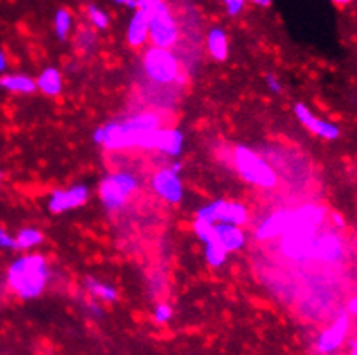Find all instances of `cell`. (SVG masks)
Segmentation results:
<instances>
[{
	"instance_id": "obj_1",
	"label": "cell",
	"mask_w": 357,
	"mask_h": 355,
	"mask_svg": "<svg viewBox=\"0 0 357 355\" xmlns=\"http://www.w3.org/2000/svg\"><path fill=\"white\" fill-rule=\"evenodd\" d=\"M161 126L162 118L157 112L143 111L129 116L128 119H122V121H111L107 125L99 126L93 133V142L102 145L106 150L111 152L140 148L143 136Z\"/></svg>"
},
{
	"instance_id": "obj_2",
	"label": "cell",
	"mask_w": 357,
	"mask_h": 355,
	"mask_svg": "<svg viewBox=\"0 0 357 355\" xmlns=\"http://www.w3.org/2000/svg\"><path fill=\"white\" fill-rule=\"evenodd\" d=\"M49 283V264L40 253L23 255L14 260L7 271V285L14 295L23 300L37 299Z\"/></svg>"
},
{
	"instance_id": "obj_3",
	"label": "cell",
	"mask_w": 357,
	"mask_h": 355,
	"mask_svg": "<svg viewBox=\"0 0 357 355\" xmlns=\"http://www.w3.org/2000/svg\"><path fill=\"white\" fill-rule=\"evenodd\" d=\"M233 162L241 180L248 184L259 188H275L278 184V176L275 169L257 154L244 145H237L233 150Z\"/></svg>"
},
{
	"instance_id": "obj_4",
	"label": "cell",
	"mask_w": 357,
	"mask_h": 355,
	"mask_svg": "<svg viewBox=\"0 0 357 355\" xmlns=\"http://www.w3.org/2000/svg\"><path fill=\"white\" fill-rule=\"evenodd\" d=\"M138 184V178L128 171H118L106 176L99 187V195L104 207L111 212L121 211L128 198L136 191Z\"/></svg>"
},
{
	"instance_id": "obj_5",
	"label": "cell",
	"mask_w": 357,
	"mask_h": 355,
	"mask_svg": "<svg viewBox=\"0 0 357 355\" xmlns=\"http://www.w3.org/2000/svg\"><path fill=\"white\" fill-rule=\"evenodd\" d=\"M143 71L150 81L159 83V85H169L180 78L182 68L171 49L152 45L143 56Z\"/></svg>"
},
{
	"instance_id": "obj_6",
	"label": "cell",
	"mask_w": 357,
	"mask_h": 355,
	"mask_svg": "<svg viewBox=\"0 0 357 355\" xmlns=\"http://www.w3.org/2000/svg\"><path fill=\"white\" fill-rule=\"evenodd\" d=\"M180 36L178 24L169 10L168 3L162 2L161 6L149 16V40L152 45L171 49L176 45Z\"/></svg>"
},
{
	"instance_id": "obj_7",
	"label": "cell",
	"mask_w": 357,
	"mask_h": 355,
	"mask_svg": "<svg viewBox=\"0 0 357 355\" xmlns=\"http://www.w3.org/2000/svg\"><path fill=\"white\" fill-rule=\"evenodd\" d=\"M198 219H204L207 223H230L237 226H244L248 221V209L240 202L232 200H214L211 204L204 205L197 211Z\"/></svg>"
},
{
	"instance_id": "obj_8",
	"label": "cell",
	"mask_w": 357,
	"mask_h": 355,
	"mask_svg": "<svg viewBox=\"0 0 357 355\" xmlns=\"http://www.w3.org/2000/svg\"><path fill=\"white\" fill-rule=\"evenodd\" d=\"M182 164H173L159 169L152 176V190L168 204H180L183 198V183L180 180Z\"/></svg>"
},
{
	"instance_id": "obj_9",
	"label": "cell",
	"mask_w": 357,
	"mask_h": 355,
	"mask_svg": "<svg viewBox=\"0 0 357 355\" xmlns=\"http://www.w3.org/2000/svg\"><path fill=\"white\" fill-rule=\"evenodd\" d=\"M349 326H351L349 316L345 313H342L340 316L335 320L333 324L330 326V328H326L324 331H321V335L317 336V340H316L317 352L333 354V352H337L338 349H342V345L345 343V338H347Z\"/></svg>"
},
{
	"instance_id": "obj_10",
	"label": "cell",
	"mask_w": 357,
	"mask_h": 355,
	"mask_svg": "<svg viewBox=\"0 0 357 355\" xmlns=\"http://www.w3.org/2000/svg\"><path fill=\"white\" fill-rule=\"evenodd\" d=\"M88 188L85 184H74L68 190H54L49 198V211L52 214H63L81 207L88 200Z\"/></svg>"
},
{
	"instance_id": "obj_11",
	"label": "cell",
	"mask_w": 357,
	"mask_h": 355,
	"mask_svg": "<svg viewBox=\"0 0 357 355\" xmlns=\"http://www.w3.org/2000/svg\"><path fill=\"white\" fill-rule=\"evenodd\" d=\"M295 223V209H281L266 217L255 230V238L259 242H268L280 238L292 224Z\"/></svg>"
},
{
	"instance_id": "obj_12",
	"label": "cell",
	"mask_w": 357,
	"mask_h": 355,
	"mask_svg": "<svg viewBox=\"0 0 357 355\" xmlns=\"http://www.w3.org/2000/svg\"><path fill=\"white\" fill-rule=\"evenodd\" d=\"M294 114L297 116L299 121H301L309 132L315 133V135L319 136V139L328 140V142H333V140H337L338 136H340V128H338L337 125L324 121V119L316 118V116L311 112V109L304 106V104L301 102L295 104Z\"/></svg>"
},
{
	"instance_id": "obj_13",
	"label": "cell",
	"mask_w": 357,
	"mask_h": 355,
	"mask_svg": "<svg viewBox=\"0 0 357 355\" xmlns=\"http://www.w3.org/2000/svg\"><path fill=\"white\" fill-rule=\"evenodd\" d=\"M344 257V244L340 237L333 231H324L316 235L315 242V260H321L326 264L340 262Z\"/></svg>"
},
{
	"instance_id": "obj_14",
	"label": "cell",
	"mask_w": 357,
	"mask_h": 355,
	"mask_svg": "<svg viewBox=\"0 0 357 355\" xmlns=\"http://www.w3.org/2000/svg\"><path fill=\"white\" fill-rule=\"evenodd\" d=\"M214 240L221 245L228 253L238 252L245 245V233L241 226L230 223L214 224Z\"/></svg>"
},
{
	"instance_id": "obj_15",
	"label": "cell",
	"mask_w": 357,
	"mask_h": 355,
	"mask_svg": "<svg viewBox=\"0 0 357 355\" xmlns=\"http://www.w3.org/2000/svg\"><path fill=\"white\" fill-rule=\"evenodd\" d=\"M126 42L135 49L149 42V16L143 10L135 9V13H133L128 30H126Z\"/></svg>"
},
{
	"instance_id": "obj_16",
	"label": "cell",
	"mask_w": 357,
	"mask_h": 355,
	"mask_svg": "<svg viewBox=\"0 0 357 355\" xmlns=\"http://www.w3.org/2000/svg\"><path fill=\"white\" fill-rule=\"evenodd\" d=\"M183 148V133L176 128H164L159 129L156 150L169 157H178Z\"/></svg>"
},
{
	"instance_id": "obj_17",
	"label": "cell",
	"mask_w": 357,
	"mask_h": 355,
	"mask_svg": "<svg viewBox=\"0 0 357 355\" xmlns=\"http://www.w3.org/2000/svg\"><path fill=\"white\" fill-rule=\"evenodd\" d=\"M207 50L212 56V59L218 63H225L230 54V42L228 35L223 28H212L207 33Z\"/></svg>"
},
{
	"instance_id": "obj_18",
	"label": "cell",
	"mask_w": 357,
	"mask_h": 355,
	"mask_svg": "<svg viewBox=\"0 0 357 355\" xmlns=\"http://www.w3.org/2000/svg\"><path fill=\"white\" fill-rule=\"evenodd\" d=\"M37 88L49 97H57L63 92V74L56 68H47L40 72L37 79Z\"/></svg>"
},
{
	"instance_id": "obj_19",
	"label": "cell",
	"mask_w": 357,
	"mask_h": 355,
	"mask_svg": "<svg viewBox=\"0 0 357 355\" xmlns=\"http://www.w3.org/2000/svg\"><path fill=\"white\" fill-rule=\"evenodd\" d=\"M0 88L13 93H33L37 81L26 74H3L0 76Z\"/></svg>"
},
{
	"instance_id": "obj_20",
	"label": "cell",
	"mask_w": 357,
	"mask_h": 355,
	"mask_svg": "<svg viewBox=\"0 0 357 355\" xmlns=\"http://www.w3.org/2000/svg\"><path fill=\"white\" fill-rule=\"evenodd\" d=\"M85 288L93 299H99L102 302H116L118 300V290L114 286L102 283L92 276L85 278Z\"/></svg>"
},
{
	"instance_id": "obj_21",
	"label": "cell",
	"mask_w": 357,
	"mask_h": 355,
	"mask_svg": "<svg viewBox=\"0 0 357 355\" xmlns=\"http://www.w3.org/2000/svg\"><path fill=\"white\" fill-rule=\"evenodd\" d=\"M42 242H43L42 231L35 230V228H23V230H21L16 237L17 248H21V250L35 248V247H38Z\"/></svg>"
},
{
	"instance_id": "obj_22",
	"label": "cell",
	"mask_w": 357,
	"mask_h": 355,
	"mask_svg": "<svg viewBox=\"0 0 357 355\" xmlns=\"http://www.w3.org/2000/svg\"><path fill=\"white\" fill-rule=\"evenodd\" d=\"M205 245V260H207V264L211 267H221L223 264H225L226 257H228V252H226L225 248L221 247V245L218 244L216 240L212 242H207Z\"/></svg>"
},
{
	"instance_id": "obj_23",
	"label": "cell",
	"mask_w": 357,
	"mask_h": 355,
	"mask_svg": "<svg viewBox=\"0 0 357 355\" xmlns=\"http://www.w3.org/2000/svg\"><path fill=\"white\" fill-rule=\"evenodd\" d=\"M71 24H73V14L68 9H59L54 17V28H56V35L59 40H66L70 36Z\"/></svg>"
},
{
	"instance_id": "obj_24",
	"label": "cell",
	"mask_w": 357,
	"mask_h": 355,
	"mask_svg": "<svg viewBox=\"0 0 357 355\" xmlns=\"http://www.w3.org/2000/svg\"><path fill=\"white\" fill-rule=\"evenodd\" d=\"M88 19L97 30L104 31L109 28V14H107L104 9H100V7L93 6V3H90L88 6Z\"/></svg>"
},
{
	"instance_id": "obj_25",
	"label": "cell",
	"mask_w": 357,
	"mask_h": 355,
	"mask_svg": "<svg viewBox=\"0 0 357 355\" xmlns=\"http://www.w3.org/2000/svg\"><path fill=\"white\" fill-rule=\"evenodd\" d=\"M193 231H196L197 238L202 244H207V242L214 240V224L212 223H207V221L196 217V221H193Z\"/></svg>"
},
{
	"instance_id": "obj_26",
	"label": "cell",
	"mask_w": 357,
	"mask_h": 355,
	"mask_svg": "<svg viewBox=\"0 0 357 355\" xmlns=\"http://www.w3.org/2000/svg\"><path fill=\"white\" fill-rule=\"evenodd\" d=\"M173 317V307L169 303H157L156 309L152 313V320L157 324H166V322L171 321Z\"/></svg>"
},
{
	"instance_id": "obj_27",
	"label": "cell",
	"mask_w": 357,
	"mask_h": 355,
	"mask_svg": "<svg viewBox=\"0 0 357 355\" xmlns=\"http://www.w3.org/2000/svg\"><path fill=\"white\" fill-rule=\"evenodd\" d=\"M162 2H164V0H136V9L143 10L147 16H150Z\"/></svg>"
},
{
	"instance_id": "obj_28",
	"label": "cell",
	"mask_w": 357,
	"mask_h": 355,
	"mask_svg": "<svg viewBox=\"0 0 357 355\" xmlns=\"http://www.w3.org/2000/svg\"><path fill=\"white\" fill-rule=\"evenodd\" d=\"M0 248L6 250H17L16 237H10L3 228H0Z\"/></svg>"
},
{
	"instance_id": "obj_29",
	"label": "cell",
	"mask_w": 357,
	"mask_h": 355,
	"mask_svg": "<svg viewBox=\"0 0 357 355\" xmlns=\"http://www.w3.org/2000/svg\"><path fill=\"white\" fill-rule=\"evenodd\" d=\"M223 2L230 16H238L245 7V0H223Z\"/></svg>"
},
{
	"instance_id": "obj_30",
	"label": "cell",
	"mask_w": 357,
	"mask_h": 355,
	"mask_svg": "<svg viewBox=\"0 0 357 355\" xmlns=\"http://www.w3.org/2000/svg\"><path fill=\"white\" fill-rule=\"evenodd\" d=\"M266 85H268V88L271 90V92H275V93H280L281 92L280 79H278V76L273 74V72L266 74Z\"/></svg>"
},
{
	"instance_id": "obj_31",
	"label": "cell",
	"mask_w": 357,
	"mask_h": 355,
	"mask_svg": "<svg viewBox=\"0 0 357 355\" xmlns=\"http://www.w3.org/2000/svg\"><path fill=\"white\" fill-rule=\"evenodd\" d=\"M347 310H349V314H351V316L357 317V297H356V299L349 300V303H347Z\"/></svg>"
},
{
	"instance_id": "obj_32",
	"label": "cell",
	"mask_w": 357,
	"mask_h": 355,
	"mask_svg": "<svg viewBox=\"0 0 357 355\" xmlns=\"http://www.w3.org/2000/svg\"><path fill=\"white\" fill-rule=\"evenodd\" d=\"M118 6L128 7V9H136V0H114Z\"/></svg>"
},
{
	"instance_id": "obj_33",
	"label": "cell",
	"mask_w": 357,
	"mask_h": 355,
	"mask_svg": "<svg viewBox=\"0 0 357 355\" xmlns=\"http://www.w3.org/2000/svg\"><path fill=\"white\" fill-rule=\"evenodd\" d=\"M88 306H90V307H88V309H90V310H92V313H93V314H95V317H100V316H102V310H100V309H99V306H97V303H95V302H90V303H88Z\"/></svg>"
},
{
	"instance_id": "obj_34",
	"label": "cell",
	"mask_w": 357,
	"mask_h": 355,
	"mask_svg": "<svg viewBox=\"0 0 357 355\" xmlns=\"http://www.w3.org/2000/svg\"><path fill=\"white\" fill-rule=\"evenodd\" d=\"M245 2H252V3H255V6H261V7L271 6V0H245Z\"/></svg>"
},
{
	"instance_id": "obj_35",
	"label": "cell",
	"mask_w": 357,
	"mask_h": 355,
	"mask_svg": "<svg viewBox=\"0 0 357 355\" xmlns=\"http://www.w3.org/2000/svg\"><path fill=\"white\" fill-rule=\"evenodd\" d=\"M7 70V59H6V54L0 50V72H3Z\"/></svg>"
},
{
	"instance_id": "obj_36",
	"label": "cell",
	"mask_w": 357,
	"mask_h": 355,
	"mask_svg": "<svg viewBox=\"0 0 357 355\" xmlns=\"http://www.w3.org/2000/svg\"><path fill=\"white\" fill-rule=\"evenodd\" d=\"M331 219H333L335 223H337L338 228H344V219H342V217L338 216V214H331Z\"/></svg>"
},
{
	"instance_id": "obj_37",
	"label": "cell",
	"mask_w": 357,
	"mask_h": 355,
	"mask_svg": "<svg viewBox=\"0 0 357 355\" xmlns=\"http://www.w3.org/2000/svg\"><path fill=\"white\" fill-rule=\"evenodd\" d=\"M349 352L352 355H357V340H352V342L349 343Z\"/></svg>"
},
{
	"instance_id": "obj_38",
	"label": "cell",
	"mask_w": 357,
	"mask_h": 355,
	"mask_svg": "<svg viewBox=\"0 0 357 355\" xmlns=\"http://www.w3.org/2000/svg\"><path fill=\"white\" fill-rule=\"evenodd\" d=\"M331 2H333V3H337V6H347V3H351L352 2V0H331Z\"/></svg>"
},
{
	"instance_id": "obj_39",
	"label": "cell",
	"mask_w": 357,
	"mask_h": 355,
	"mask_svg": "<svg viewBox=\"0 0 357 355\" xmlns=\"http://www.w3.org/2000/svg\"><path fill=\"white\" fill-rule=\"evenodd\" d=\"M0 181H2V171H0Z\"/></svg>"
}]
</instances>
